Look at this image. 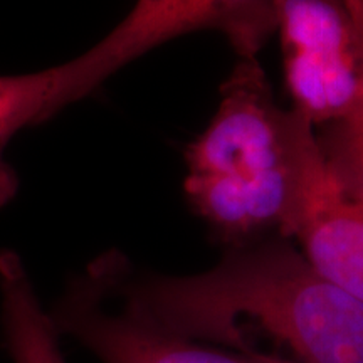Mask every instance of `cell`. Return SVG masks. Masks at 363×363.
<instances>
[{"label":"cell","instance_id":"ba28073f","mask_svg":"<svg viewBox=\"0 0 363 363\" xmlns=\"http://www.w3.org/2000/svg\"><path fill=\"white\" fill-rule=\"evenodd\" d=\"M52 69L0 76V208L16 197L19 179L6 162V150L19 131L35 128L54 115Z\"/></svg>","mask_w":363,"mask_h":363},{"label":"cell","instance_id":"7a4b0ae2","mask_svg":"<svg viewBox=\"0 0 363 363\" xmlns=\"http://www.w3.org/2000/svg\"><path fill=\"white\" fill-rule=\"evenodd\" d=\"M185 194L229 247L281 230L294 192V115L256 57H239L207 128L187 147Z\"/></svg>","mask_w":363,"mask_h":363},{"label":"cell","instance_id":"277c9868","mask_svg":"<svg viewBox=\"0 0 363 363\" xmlns=\"http://www.w3.org/2000/svg\"><path fill=\"white\" fill-rule=\"evenodd\" d=\"M201 29L224 34L239 57H256L276 33V0H136L98 44L54 66L59 111L88 98L150 49Z\"/></svg>","mask_w":363,"mask_h":363},{"label":"cell","instance_id":"6da1fadb","mask_svg":"<svg viewBox=\"0 0 363 363\" xmlns=\"http://www.w3.org/2000/svg\"><path fill=\"white\" fill-rule=\"evenodd\" d=\"M121 289L182 337L256 352L257 337L296 363H363V303L321 278L288 239L229 247L194 276L136 274L115 252Z\"/></svg>","mask_w":363,"mask_h":363},{"label":"cell","instance_id":"9c48e42d","mask_svg":"<svg viewBox=\"0 0 363 363\" xmlns=\"http://www.w3.org/2000/svg\"><path fill=\"white\" fill-rule=\"evenodd\" d=\"M355 17L363 62V0H347ZM318 143L343 185L363 202V81L360 98L343 120L323 126Z\"/></svg>","mask_w":363,"mask_h":363},{"label":"cell","instance_id":"3957f363","mask_svg":"<svg viewBox=\"0 0 363 363\" xmlns=\"http://www.w3.org/2000/svg\"><path fill=\"white\" fill-rule=\"evenodd\" d=\"M49 313L54 328L101 363H296L271 352H234L185 338L153 320L116 279L115 251L67 283Z\"/></svg>","mask_w":363,"mask_h":363},{"label":"cell","instance_id":"52a82bcc","mask_svg":"<svg viewBox=\"0 0 363 363\" xmlns=\"http://www.w3.org/2000/svg\"><path fill=\"white\" fill-rule=\"evenodd\" d=\"M0 321L13 363H66L59 333L17 252L0 251Z\"/></svg>","mask_w":363,"mask_h":363},{"label":"cell","instance_id":"8992f818","mask_svg":"<svg viewBox=\"0 0 363 363\" xmlns=\"http://www.w3.org/2000/svg\"><path fill=\"white\" fill-rule=\"evenodd\" d=\"M293 113L294 192L279 235L296 239L321 278L363 303V202L326 160L315 126Z\"/></svg>","mask_w":363,"mask_h":363},{"label":"cell","instance_id":"5b68a950","mask_svg":"<svg viewBox=\"0 0 363 363\" xmlns=\"http://www.w3.org/2000/svg\"><path fill=\"white\" fill-rule=\"evenodd\" d=\"M276 33L293 110L313 126L343 120L363 81L360 38L347 0H276Z\"/></svg>","mask_w":363,"mask_h":363}]
</instances>
